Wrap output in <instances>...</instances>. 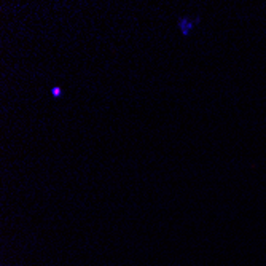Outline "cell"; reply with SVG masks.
Segmentation results:
<instances>
[{
    "label": "cell",
    "instance_id": "7a4b0ae2",
    "mask_svg": "<svg viewBox=\"0 0 266 266\" xmlns=\"http://www.w3.org/2000/svg\"><path fill=\"white\" fill-rule=\"evenodd\" d=\"M51 94L55 97H61V96H63V88H59V86L51 88Z\"/></svg>",
    "mask_w": 266,
    "mask_h": 266
},
{
    "label": "cell",
    "instance_id": "6da1fadb",
    "mask_svg": "<svg viewBox=\"0 0 266 266\" xmlns=\"http://www.w3.org/2000/svg\"><path fill=\"white\" fill-rule=\"evenodd\" d=\"M179 26H180V29H182V34L187 37V35L190 34V29L193 27V22L190 21L188 18H182V19L179 21Z\"/></svg>",
    "mask_w": 266,
    "mask_h": 266
}]
</instances>
